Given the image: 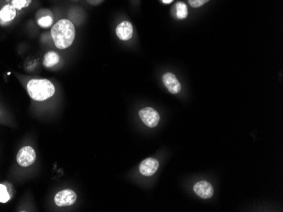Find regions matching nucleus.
Masks as SVG:
<instances>
[{
  "instance_id": "nucleus-1",
  "label": "nucleus",
  "mask_w": 283,
  "mask_h": 212,
  "mask_svg": "<svg viewBox=\"0 0 283 212\" xmlns=\"http://www.w3.org/2000/svg\"><path fill=\"white\" fill-rule=\"evenodd\" d=\"M51 36L57 49H68L75 39V26L68 20H60L52 27Z\"/></svg>"
},
{
  "instance_id": "nucleus-2",
  "label": "nucleus",
  "mask_w": 283,
  "mask_h": 212,
  "mask_svg": "<svg viewBox=\"0 0 283 212\" xmlns=\"http://www.w3.org/2000/svg\"><path fill=\"white\" fill-rule=\"evenodd\" d=\"M26 89L31 99L43 102L49 99L55 93V87L48 79H31L27 83Z\"/></svg>"
},
{
  "instance_id": "nucleus-3",
  "label": "nucleus",
  "mask_w": 283,
  "mask_h": 212,
  "mask_svg": "<svg viewBox=\"0 0 283 212\" xmlns=\"http://www.w3.org/2000/svg\"><path fill=\"white\" fill-rule=\"evenodd\" d=\"M16 160L20 166L27 167L32 165L36 160V152L31 146H24L18 151Z\"/></svg>"
},
{
  "instance_id": "nucleus-4",
  "label": "nucleus",
  "mask_w": 283,
  "mask_h": 212,
  "mask_svg": "<svg viewBox=\"0 0 283 212\" xmlns=\"http://www.w3.org/2000/svg\"><path fill=\"white\" fill-rule=\"evenodd\" d=\"M139 116L143 123L150 128H155L160 122V114L152 108H143L139 111Z\"/></svg>"
},
{
  "instance_id": "nucleus-5",
  "label": "nucleus",
  "mask_w": 283,
  "mask_h": 212,
  "mask_svg": "<svg viewBox=\"0 0 283 212\" xmlns=\"http://www.w3.org/2000/svg\"><path fill=\"white\" fill-rule=\"evenodd\" d=\"M77 200V194L70 189H64L57 193L54 196V203L58 206H68L75 203Z\"/></svg>"
},
{
  "instance_id": "nucleus-6",
  "label": "nucleus",
  "mask_w": 283,
  "mask_h": 212,
  "mask_svg": "<svg viewBox=\"0 0 283 212\" xmlns=\"http://www.w3.org/2000/svg\"><path fill=\"white\" fill-rule=\"evenodd\" d=\"M159 168V161L156 159L150 158L145 159L142 161L139 166V171L144 176L150 177L157 172Z\"/></svg>"
},
{
  "instance_id": "nucleus-7",
  "label": "nucleus",
  "mask_w": 283,
  "mask_h": 212,
  "mask_svg": "<svg viewBox=\"0 0 283 212\" xmlns=\"http://www.w3.org/2000/svg\"><path fill=\"white\" fill-rule=\"evenodd\" d=\"M193 190L198 197L202 199H209L214 194V189L209 183L206 181L198 182L194 184Z\"/></svg>"
},
{
  "instance_id": "nucleus-8",
  "label": "nucleus",
  "mask_w": 283,
  "mask_h": 212,
  "mask_svg": "<svg viewBox=\"0 0 283 212\" xmlns=\"http://www.w3.org/2000/svg\"><path fill=\"white\" fill-rule=\"evenodd\" d=\"M163 83L168 91L172 94H178L182 90V86L180 82L178 81L175 74L172 73H165L162 77Z\"/></svg>"
},
{
  "instance_id": "nucleus-9",
  "label": "nucleus",
  "mask_w": 283,
  "mask_h": 212,
  "mask_svg": "<svg viewBox=\"0 0 283 212\" xmlns=\"http://www.w3.org/2000/svg\"><path fill=\"white\" fill-rule=\"evenodd\" d=\"M133 27L131 22L122 21L116 27V35L122 41H128L132 37Z\"/></svg>"
},
{
  "instance_id": "nucleus-10",
  "label": "nucleus",
  "mask_w": 283,
  "mask_h": 212,
  "mask_svg": "<svg viewBox=\"0 0 283 212\" xmlns=\"http://www.w3.org/2000/svg\"><path fill=\"white\" fill-rule=\"evenodd\" d=\"M16 9L12 5H7L0 11V19L5 22H9L16 18Z\"/></svg>"
},
{
  "instance_id": "nucleus-11",
  "label": "nucleus",
  "mask_w": 283,
  "mask_h": 212,
  "mask_svg": "<svg viewBox=\"0 0 283 212\" xmlns=\"http://www.w3.org/2000/svg\"><path fill=\"white\" fill-rule=\"evenodd\" d=\"M59 61V56L55 52H49L44 56V65L46 68H51V67L56 65Z\"/></svg>"
},
{
  "instance_id": "nucleus-12",
  "label": "nucleus",
  "mask_w": 283,
  "mask_h": 212,
  "mask_svg": "<svg viewBox=\"0 0 283 212\" xmlns=\"http://www.w3.org/2000/svg\"><path fill=\"white\" fill-rule=\"evenodd\" d=\"M175 11H176V16L178 19H185L188 17V7L186 6L185 4L183 2H178L175 5Z\"/></svg>"
},
{
  "instance_id": "nucleus-13",
  "label": "nucleus",
  "mask_w": 283,
  "mask_h": 212,
  "mask_svg": "<svg viewBox=\"0 0 283 212\" xmlns=\"http://www.w3.org/2000/svg\"><path fill=\"white\" fill-rule=\"evenodd\" d=\"M38 23L43 28H49L53 24V16H43L41 18L38 19Z\"/></svg>"
},
{
  "instance_id": "nucleus-14",
  "label": "nucleus",
  "mask_w": 283,
  "mask_h": 212,
  "mask_svg": "<svg viewBox=\"0 0 283 212\" xmlns=\"http://www.w3.org/2000/svg\"><path fill=\"white\" fill-rule=\"evenodd\" d=\"M31 0H12V6L16 10H21V9L26 8L30 6Z\"/></svg>"
},
{
  "instance_id": "nucleus-15",
  "label": "nucleus",
  "mask_w": 283,
  "mask_h": 212,
  "mask_svg": "<svg viewBox=\"0 0 283 212\" xmlns=\"http://www.w3.org/2000/svg\"><path fill=\"white\" fill-rule=\"evenodd\" d=\"M10 199H11V196H10V194L7 191L6 187L3 184H0V202L1 203H6L10 200Z\"/></svg>"
},
{
  "instance_id": "nucleus-16",
  "label": "nucleus",
  "mask_w": 283,
  "mask_h": 212,
  "mask_svg": "<svg viewBox=\"0 0 283 212\" xmlns=\"http://www.w3.org/2000/svg\"><path fill=\"white\" fill-rule=\"evenodd\" d=\"M209 0H188V2L190 4V6L193 8H198L203 6L204 4L207 3Z\"/></svg>"
},
{
  "instance_id": "nucleus-17",
  "label": "nucleus",
  "mask_w": 283,
  "mask_h": 212,
  "mask_svg": "<svg viewBox=\"0 0 283 212\" xmlns=\"http://www.w3.org/2000/svg\"><path fill=\"white\" fill-rule=\"evenodd\" d=\"M103 0H87V2H88L89 5L91 6H98V5H100L102 2H103Z\"/></svg>"
},
{
  "instance_id": "nucleus-18",
  "label": "nucleus",
  "mask_w": 283,
  "mask_h": 212,
  "mask_svg": "<svg viewBox=\"0 0 283 212\" xmlns=\"http://www.w3.org/2000/svg\"><path fill=\"white\" fill-rule=\"evenodd\" d=\"M162 2L164 4H170L172 3L173 0H162Z\"/></svg>"
}]
</instances>
